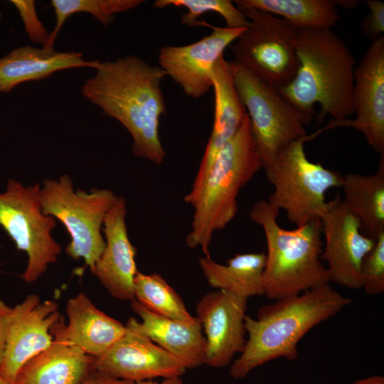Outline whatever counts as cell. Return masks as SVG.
<instances>
[{"instance_id":"1","label":"cell","mask_w":384,"mask_h":384,"mask_svg":"<svg viewBox=\"0 0 384 384\" xmlns=\"http://www.w3.org/2000/svg\"><path fill=\"white\" fill-rule=\"evenodd\" d=\"M95 70L82 85V95L127 129L135 156L161 164L166 152L159 122L166 107L161 85L166 73L133 55L99 60Z\"/></svg>"},{"instance_id":"2","label":"cell","mask_w":384,"mask_h":384,"mask_svg":"<svg viewBox=\"0 0 384 384\" xmlns=\"http://www.w3.org/2000/svg\"><path fill=\"white\" fill-rule=\"evenodd\" d=\"M351 302L326 284L261 306L257 319L246 315V344L230 366V376L245 378L257 367L274 359L296 360L298 343L305 334Z\"/></svg>"},{"instance_id":"3","label":"cell","mask_w":384,"mask_h":384,"mask_svg":"<svg viewBox=\"0 0 384 384\" xmlns=\"http://www.w3.org/2000/svg\"><path fill=\"white\" fill-rule=\"evenodd\" d=\"M297 28L299 67L292 80L277 90L310 121L317 103L320 122L327 114L336 121L348 119L354 114L355 59L351 50L331 29Z\"/></svg>"},{"instance_id":"4","label":"cell","mask_w":384,"mask_h":384,"mask_svg":"<svg viewBox=\"0 0 384 384\" xmlns=\"http://www.w3.org/2000/svg\"><path fill=\"white\" fill-rule=\"evenodd\" d=\"M279 213L265 200L255 202L250 212L266 239L264 295L275 300L330 284L321 259L324 242L320 220L286 230L277 223Z\"/></svg>"},{"instance_id":"5","label":"cell","mask_w":384,"mask_h":384,"mask_svg":"<svg viewBox=\"0 0 384 384\" xmlns=\"http://www.w3.org/2000/svg\"><path fill=\"white\" fill-rule=\"evenodd\" d=\"M260 169L247 113L235 134L217 154L192 205L194 213L186 238L188 247H199L206 256H210L214 233L235 218L240 191Z\"/></svg>"},{"instance_id":"6","label":"cell","mask_w":384,"mask_h":384,"mask_svg":"<svg viewBox=\"0 0 384 384\" xmlns=\"http://www.w3.org/2000/svg\"><path fill=\"white\" fill-rule=\"evenodd\" d=\"M312 139L310 134L292 141L262 167L274 188L268 203L285 210L297 227L320 220L327 205L326 193L343 183V175L308 159L304 143Z\"/></svg>"},{"instance_id":"7","label":"cell","mask_w":384,"mask_h":384,"mask_svg":"<svg viewBox=\"0 0 384 384\" xmlns=\"http://www.w3.org/2000/svg\"><path fill=\"white\" fill-rule=\"evenodd\" d=\"M41 197L43 213L59 220L70 237L67 255L82 258L92 271L105 247L102 225L118 196L108 189L74 190L70 176L63 174L58 180L46 179Z\"/></svg>"},{"instance_id":"8","label":"cell","mask_w":384,"mask_h":384,"mask_svg":"<svg viewBox=\"0 0 384 384\" xmlns=\"http://www.w3.org/2000/svg\"><path fill=\"white\" fill-rule=\"evenodd\" d=\"M236 4L249 24L231 47L233 61L277 88L287 85L299 67L297 28L283 18Z\"/></svg>"},{"instance_id":"9","label":"cell","mask_w":384,"mask_h":384,"mask_svg":"<svg viewBox=\"0 0 384 384\" xmlns=\"http://www.w3.org/2000/svg\"><path fill=\"white\" fill-rule=\"evenodd\" d=\"M237 94L250 118L262 168L286 145L306 136L310 120L293 107L277 87L230 61Z\"/></svg>"},{"instance_id":"10","label":"cell","mask_w":384,"mask_h":384,"mask_svg":"<svg viewBox=\"0 0 384 384\" xmlns=\"http://www.w3.org/2000/svg\"><path fill=\"white\" fill-rule=\"evenodd\" d=\"M55 218L42 212L38 183L24 186L9 179L0 193V226L14 242L18 250L26 252L28 265L22 274L27 283L35 282L57 261L61 246L51 235Z\"/></svg>"},{"instance_id":"11","label":"cell","mask_w":384,"mask_h":384,"mask_svg":"<svg viewBox=\"0 0 384 384\" xmlns=\"http://www.w3.org/2000/svg\"><path fill=\"white\" fill-rule=\"evenodd\" d=\"M320 221L324 237L321 259L326 264L330 282L361 289V264L375 239L361 232L358 218L339 194L327 202Z\"/></svg>"},{"instance_id":"12","label":"cell","mask_w":384,"mask_h":384,"mask_svg":"<svg viewBox=\"0 0 384 384\" xmlns=\"http://www.w3.org/2000/svg\"><path fill=\"white\" fill-rule=\"evenodd\" d=\"M124 334L102 354L95 358L94 368L132 381L181 377L187 370L183 362L153 342L130 317Z\"/></svg>"},{"instance_id":"13","label":"cell","mask_w":384,"mask_h":384,"mask_svg":"<svg viewBox=\"0 0 384 384\" xmlns=\"http://www.w3.org/2000/svg\"><path fill=\"white\" fill-rule=\"evenodd\" d=\"M208 27L210 35L181 46H165L158 54L159 67L178 84L186 95L198 99L213 88L212 70L225 49L246 28Z\"/></svg>"},{"instance_id":"14","label":"cell","mask_w":384,"mask_h":384,"mask_svg":"<svg viewBox=\"0 0 384 384\" xmlns=\"http://www.w3.org/2000/svg\"><path fill=\"white\" fill-rule=\"evenodd\" d=\"M60 316L56 302H41L33 294L12 308L0 366V375L5 380L15 383L23 366L51 345L50 330Z\"/></svg>"},{"instance_id":"15","label":"cell","mask_w":384,"mask_h":384,"mask_svg":"<svg viewBox=\"0 0 384 384\" xmlns=\"http://www.w3.org/2000/svg\"><path fill=\"white\" fill-rule=\"evenodd\" d=\"M353 105L356 117L332 120L320 129L348 127L361 132L368 145L384 154V36L373 41L354 70Z\"/></svg>"},{"instance_id":"16","label":"cell","mask_w":384,"mask_h":384,"mask_svg":"<svg viewBox=\"0 0 384 384\" xmlns=\"http://www.w3.org/2000/svg\"><path fill=\"white\" fill-rule=\"evenodd\" d=\"M247 299L216 290L203 296L196 311L206 342L204 364L219 368L229 365L246 344Z\"/></svg>"},{"instance_id":"17","label":"cell","mask_w":384,"mask_h":384,"mask_svg":"<svg viewBox=\"0 0 384 384\" xmlns=\"http://www.w3.org/2000/svg\"><path fill=\"white\" fill-rule=\"evenodd\" d=\"M212 82L213 125L191 188L183 197L184 202L191 206L196 200L217 154L235 134L247 114L234 85L230 61L223 55L213 68Z\"/></svg>"},{"instance_id":"18","label":"cell","mask_w":384,"mask_h":384,"mask_svg":"<svg viewBox=\"0 0 384 384\" xmlns=\"http://www.w3.org/2000/svg\"><path fill=\"white\" fill-rule=\"evenodd\" d=\"M126 214L125 199L118 197L105 218V247L91 272L113 297L131 301L138 270L137 249L127 234Z\"/></svg>"},{"instance_id":"19","label":"cell","mask_w":384,"mask_h":384,"mask_svg":"<svg viewBox=\"0 0 384 384\" xmlns=\"http://www.w3.org/2000/svg\"><path fill=\"white\" fill-rule=\"evenodd\" d=\"M61 316L51 328V345L26 362L15 384H78L94 368L95 358L67 341Z\"/></svg>"},{"instance_id":"20","label":"cell","mask_w":384,"mask_h":384,"mask_svg":"<svg viewBox=\"0 0 384 384\" xmlns=\"http://www.w3.org/2000/svg\"><path fill=\"white\" fill-rule=\"evenodd\" d=\"M131 307L142 319V331L156 344L177 358L187 369L204 364L206 342L200 321L185 322L155 314L135 299Z\"/></svg>"},{"instance_id":"21","label":"cell","mask_w":384,"mask_h":384,"mask_svg":"<svg viewBox=\"0 0 384 384\" xmlns=\"http://www.w3.org/2000/svg\"><path fill=\"white\" fill-rule=\"evenodd\" d=\"M65 310V338L94 358L106 351L126 331L125 325L97 309L83 293L70 299Z\"/></svg>"},{"instance_id":"22","label":"cell","mask_w":384,"mask_h":384,"mask_svg":"<svg viewBox=\"0 0 384 384\" xmlns=\"http://www.w3.org/2000/svg\"><path fill=\"white\" fill-rule=\"evenodd\" d=\"M99 60H87L81 53L58 52L54 49L25 46L0 58V92H8L18 84L38 80L70 68L95 69Z\"/></svg>"},{"instance_id":"23","label":"cell","mask_w":384,"mask_h":384,"mask_svg":"<svg viewBox=\"0 0 384 384\" xmlns=\"http://www.w3.org/2000/svg\"><path fill=\"white\" fill-rule=\"evenodd\" d=\"M265 252H251L236 254L226 265L204 255L198 259V265L210 286L248 299L265 294Z\"/></svg>"},{"instance_id":"24","label":"cell","mask_w":384,"mask_h":384,"mask_svg":"<svg viewBox=\"0 0 384 384\" xmlns=\"http://www.w3.org/2000/svg\"><path fill=\"white\" fill-rule=\"evenodd\" d=\"M343 199L358 218L361 232L375 239L384 232V154L375 173L346 174L343 176Z\"/></svg>"},{"instance_id":"25","label":"cell","mask_w":384,"mask_h":384,"mask_svg":"<svg viewBox=\"0 0 384 384\" xmlns=\"http://www.w3.org/2000/svg\"><path fill=\"white\" fill-rule=\"evenodd\" d=\"M236 4L281 16L296 28L331 29L339 20L331 0H238Z\"/></svg>"},{"instance_id":"26","label":"cell","mask_w":384,"mask_h":384,"mask_svg":"<svg viewBox=\"0 0 384 384\" xmlns=\"http://www.w3.org/2000/svg\"><path fill=\"white\" fill-rule=\"evenodd\" d=\"M134 288V299L151 312L185 322L196 320L187 310L180 295L160 274L138 272Z\"/></svg>"},{"instance_id":"27","label":"cell","mask_w":384,"mask_h":384,"mask_svg":"<svg viewBox=\"0 0 384 384\" xmlns=\"http://www.w3.org/2000/svg\"><path fill=\"white\" fill-rule=\"evenodd\" d=\"M143 0H52L55 25L43 48L54 49L55 39L69 16L76 13L90 14L102 26L112 23L117 14L134 9L144 3Z\"/></svg>"},{"instance_id":"28","label":"cell","mask_w":384,"mask_h":384,"mask_svg":"<svg viewBox=\"0 0 384 384\" xmlns=\"http://www.w3.org/2000/svg\"><path fill=\"white\" fill-rule=\"evenodd\" d=\"M168 6L183 7L188 10L181 16V23L189 26H198V18L206 12H215L220 15L229 28H247L249 20L242 11L229 0H156L154 9Z\"/></svg>"},{"instance_id":"29","label":"cell","mask_w":384,"mask_h":384,"mask_svg":"<svg viewBox=\"0 0 384 384\" xmlns=\"http://www.w3.org/2000/svg\"><path fill=\"white\" fill-rule=\"evenodd\" d=\"M362 287L370 295L384 292V232L378 234L371 250L363 260L361 267Z\"/></svg>"},{"instance_id":"30","label":"cell","mask_w":384,"mask_h":384,"mask_svg":"<svg viewBox=\"0 0 384 384\" xmlns=\"http://www.w3.org/2000/svg\"><path fill=\"white\" fill-rule=\"evenodd\" d=\"M11 4L16 8L23 22L26 32L29 38L36 43L46 46L50 33H48L39 20L35 1L33 0H11Z\"/></svg>"},{"instance_id":"31","label":"cell","mask_w":384,"mask_h":384,"mask_svg":"<svg viewBox=\"0 0 384 384\" xmlns=\"http://www.w3.org/2000/svg\"><path fill=\"white\" fill-rule=\"evenodd\" d=\"M369 13L363 18L361 28L363 33L373 41L383 36L384 3L378 0L366 1Z\"/></svg>"},{"instance_id":"32","label":"cell","mask_w":384,"mask_h":384,"mask_svg":"<svg viewBox=\"0 0 384 384\" xmlns=\"http://www.w3.org/2000/svg\"><path fill=\"white\" fill-rule=\"evenodd\" d=\"M78 384H134V382L122 380L93 368Z\"/></svg>"},{"instance_id":"33","label":"cell","mask_w":384,"mask_h":384,"mask_svg":"<svg viewBox=\"0 0 384 384\" xmlns=\"http://www.w3.org/2000/svg\"><path fill=\"white\" fill-rule=\"evenodd\" d=\"M12 308L0 299V366L4 358L7 328Z\"/></svg>"},{"instance_id":"34","label":"cell","mask_w":384,"mask_h":384,"mask_svg":"<svg viewBox=\"0 0 384 384\" xmlns=\"http://www.w3.org/2000/svg\"><path fill=\"white\" fill-rule=\"evenodd\" d=\"M134 384H183V380L181 377H172L169 378H163L161 381L148 380L135 382Z\"/></svg>"},{"instance_id":"35","label":"cell","mask_w":384,"mask_h":384,"mask_svg":"<svg viewBox=\"0 0 384 384\" xmlns=\"http://www.w3.org/2000/svg\"><path fill=\"white\" fill-rule=\"evenodd\" d=\"M351 384H384V377L381 375H371L354 381Z\"/></svg>"},{"instance_id":"36","label":"cell","mask_w":384,"mask_h":384,"mask_svg":"<svg viewBox=\"0 0 384 384\" xmlns=\"http://www.w3.org/2000/svg\"><path fill=\"white\" fill-rule=\"evenodd\" d=\"M335 5L343 6L345 9H354L358 5V1L346 0V1H334Z\"/></svg>"},{"instance_id":"37","label":"cell","mask_w":384,"mask_h":384,"mask_svg":"<svg viewBox=\"0 0 384 384\" xmlns=\"http://www.w3.org/2000/svg\"><path fill=\"white\" fill-rule=\"evenodd\" d=\"M0 384H15V383H11L7 382L6 380H5L0 375Z\"/></svg>"},{"instance_id":"38","label":"cell","mask_w":384,"mask_h":384,"mask_svg":"<svg viewBox=\"0 0 384 384\" xmlns=\"http://www.w3.org/2000/svg\"><path fill=\"white\" fill-rule=\"evenodd\" d=\"M1 12H0V18H1Z\"/></svg>"}]
</instances>
